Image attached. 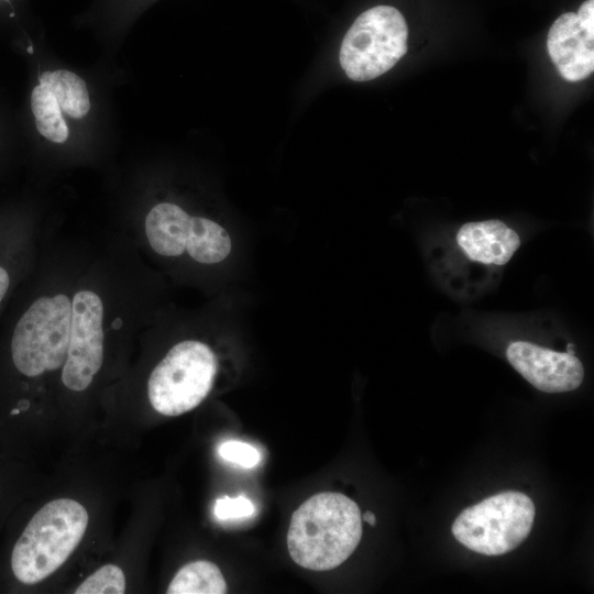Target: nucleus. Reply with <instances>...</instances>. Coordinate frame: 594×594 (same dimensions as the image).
<instances>
[{"label":"nucleus","mask_w":594,"mask_h":594,"mask_svg":"<svg viewBox=\"0 0 594 594\" xmlns=\"http://www.w3.org/2000/svg\"><path fill=\"white\" fill-rule=\"evenodd\" d=\"M160 288L156 273L122 232L91 242L74 290L67 356L54 398L86 400L122 376L158 309Z\"/></svg>","instance_id":"nucleus-1"},{"label":"nucleus","mask_w":594,"mask_h":594,"mask_svg":"<svg viewBox=\"0 0 594 594\" xmlns=\"http://www.w3.org/2000/svg\"><path fill=\"white\" fill-rule=\"evenodd\" d=\"M90 240L51 231L37 265L11 298L0 330V413L19 416L55 397L67 356L73 296Z\"/></svg>","instance_id":"nucleus-2"},{"label":"nucleus","mask_w":594,"mask_h":594,"mask_svg":"<svg viewBox=\"0 0 594 594\" xmlns=\"http://www.w3.org/2000/svg\"><path fill=\"white\" fill-rule=\"evenodd\" d=\"M361 537L362 518L356 503L341 493L324 492L311 496L294 512L287 548L298 565L328 571L353 553Z\"/></svg>","instance_id":"nucleus-3"},{"label":"nucleus","mask_w":594,"mask_h":594,"mask_svg":"<svg viewBox=\"0 0 594 594\" xmlns=\"http://www.w3.org/2000/svg\"><path fill=\"white\" fill-rule=\"evenodd\" d=\"M88 521L86 508L75 499L43 505L12 546L9 565L14 580L33 585L57 571L81 541Z\"/></svg>","instance_id":"nucleus-4"},{"label":"nucleus","mask_w":594,"mask_h":594,"mask_svg":"<svg viewBox=\"0 0 594 594\" xmlns=\"http://www.w3.org/2000/svg\"><path fill=\"white\" fill-rule=\"evenodd\" d=\"M217 373L218 359L211 345L185 337L173 342L144 374V394L156 413L179 416L207 398Z\"/></svg>","instance_id":"nucleus-5"},{"label":"nucleus","mask_w":594,"mask_h":594,"mask_svg":"<svg viewBox=\"0 0 594 594\" xmlns=\"http://www.w3.org/2000/svg\"><path fill=\"white\" fill-rule=\"evenodd\" d=\"M408 28L392 6H376L361 13L340 46V65L354 81L372 80L389 70L407 52Z\"/></svg>","instance_id":"nucleus-6"},{"label":"nucleus","mask_w":594,"mask_h":594,"mask_svg":"<svg viewBox=\"0 0 594 594\" xmlns=\"http://www.w3.org/2000/svg\"><path fill=\"white\" fill-rule=\"evenodd\" d=\"M535 514L530 497L508 491L465 508L454 520L452 534L472 551L499 556L514 550L528 537Z\"/></svg>","instance_id":"nucleus-7"},{"label":"nucleus","mask_w":594,"mask_h":594,"mask_svg":"<svg viewBox=\"0 0 594 594\" xmlns=\"http://www.w3.org/2000/svg\"><path fill=\"white\" fill-rule=\"evenodd\" d=\"M50 233L33 215L0 216V318L36 267Z\"/></svg>","instance_id":"nucleus-8"},{"label":"nucleus","mask_w":594,"mask_h":594,"mask_svg":"<svg viewBox=\"0 0 594 594\" xmlns=\"http://www.w3.org/2000/svg\"><path fill=\"white\" fill-rule=\"evenodd\" d=\"M506 358L528 383L544 393L574 391L583 382V365L569 352H556L531 342L515 341L507 346Z\"/></svg>","instance_id":"nucleus-9"},{"label":"nucleus","mask_w":594,"mask_h":594,"mask_svg":"<svg viewBox=\"0 0 594 594\" xmlns=\"http://www.w3.org/2000/svg\"><path fill=\"white\" fill-rule=\"evenodd\" d=\"M594 31L585 28L576 13L561 14L551 25L548 53L560 75L568 81H581L594 70Z\"/></svg>","instance_id":"nucleus-10"},{"label":"nucleus","mask_w":594,"mask_h":594,"mask_svg":"<svg viewBox=\"0 0 594 594\" xmlns=\"http://www.w3.org/2000/svg\"><path fill=\"white\" fill-rule=\"evenodd\" d=\"M457 242L470 260L494 265L506 264L520 246L519 235L496 219L463 224Z\"/></svg>","instance_id":"nucleus-11"},{"label":"nucleus","mask_w":594,"mask_h":594,"mask_svg":"<svg viewBox=\"0 0 594 594\" xmlns=\"http://www.w3.org/2000/svg\"><path fill=\"white\" fill-rule=\"evenodd\" d=\"M232 250L229 232L213 219L196 215L186 243L185 260L209 267L224 261Z\"/></svg>","instance_id":"nucleus-12"},{"label":"nucleus","mask_w":594,"mask_h":594,"mask_svg":"<svg viewBox=\"0 0 594 594\" xmlns=\"http://www.w3.org/2000/svg\"><path fill=\"white\" fill-rule=\"evenodd\" d=\"M38 84L54 95L61 110L69 117L80 119L89 112V92L86 82L77 74L66 69L44 72Z\"/></svg>","instance_id":"nucleus-13"},{"label":"nucleus","mask_w":594,"mask_h":594,"mask_svg":"<svg viewBox=\"0 0 594 594\" xmlns=\"http://www.w3.org/2000/svg\"><path fill=\"white\" fill-rule=\"evenodd\" d=\"M227 584L220 569L207 560L185 564L170 581L168 594H223Z\"/></svg>","instance_id":"nucleus-14"},{"label":"nucleus","mask_w":594,"mask_h":594,"mask_svg":"<svg viewBox=\"0 0 594 594\" xmlns=\"http://www.w3.org/2000/svg\"><path fill=\"white\" fill-rule=\"evenodd\" d=\"M31 108L37 131L54 143H64L68 139V127L54 95L42 85L33 88Z\"/></svg>","instance_id":"nucleus-15"},{"label":"nucleus","mask_w":594,"mask_h":594,"mask_svg":"<svg viewBox=\"0 0 594 594\" xmlns=\"http://www.w3.org/2000/svg\"><path fill=\"white\" fill-rule=\"evenodd\" d=\"M127 582L121 568L106 564L90 574L75 590L76 594H122Z\"/></svg>","instance_id":"nucleus-16"},{"label":"nucleus","mask_w":594,"mask_h":594,"mask_svg":"<svg viewBox=\"0 0 594 594\" xmlns=\"http://www.w3.org/2000/svg\"><path fill=\"white\" fill-rule=\"evenodd\" d=\"M218 452L222 459L243 468H253L261 461L257 449L242 441H226Z\"/></svg>","instance_id":"nucleus-17"},{"label":"nucleus","mask_w":594,"mask_h":594,"mask_svg":"<svg viewBox=\"0 0 594 594\" xmlns=\"http://www.w3.org/2000/svg\"><path fill=\"white\" fill-rule=\"evenodd\" d=\"M254 512V504L242 495L234 498L224 496L215 504V515L220 520L250 517Z\"/></svg>","instance_id":"nucleus-18"},{"label":"nucleus","mask_w":594,"mask_h":594,"mask_svg":"<svg viewBox=\"0 0 594 594\" xmlns=\"http://www.w3.org/2000/svg\"><path fill=\"white\" fill-rule=\"evenodd\" d=\"M576 14L585 28L594 31V0L584 1Z\"/></svg>","instance_id":"nucleus-19"},{"label":"nucleus","mask_w":594,"mask_h":594,"mask_svg":"<svg viewBox=\"0 0 594 594\" xmlns=\"http://www.w3.org/2000/svg\"><path fill=\"white\" fill-rule=\"evenodd\" d=\"M362 519L369 522L371 526H374L376 524V517L372 512L364 513Z\"/></svg>","instance_id":"nucleus-20"},{"label":"nucleus","mask_w":594,"mask_h":594,"mask_svg":"<svg viewBox=\"0 0 594 594\" xmlns=\"http://www.w3.org/2000/svg\"><path fill=\"white\" fill-rule=\"evenodd\" d=\"M7 1V0H6Z\"/></svg>","instance_id":"nucleus-21"}]
</instances>
